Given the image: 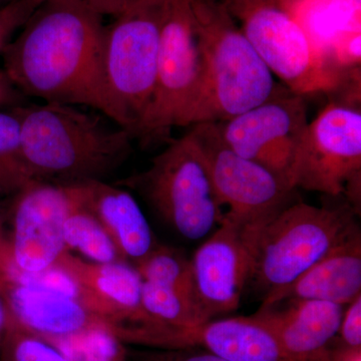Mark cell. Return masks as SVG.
<instances>
[{
  "instance_id": "6da1fadb",
  "label": "cell",
  "mask_w": 361,
  "mask_h": 361,
  "mask_svg": "<svg viewBox=\"0 0 361 361\" xmlns=\"http://www.w3.org/2000/svg\"><path fill=\"white\" fill-rule=\"evenodd\" d=\"M103 16L85 0H44L2 56L23 96L106 114Z\"/></svg>"
},
{
  "instance_id": "7a4b0ae2",
  "label": "cell",
  "mask_w": 361,
  "mask_h": 361,
  "mask_svg": "<svg viewBox=\"0 0 361 361\" xmlns=\"http://www.w3.org/2000/svg\"><path fill=\"white\" fill-rule=\"evenodd\" d=\"M20 127L21 153L30 179L54 184L106 180L132 153L129 130L71 104H20L11 109Z\"/></svg>"
},
{
  "instance_id": "3957f363",
  "label": "cell",
  "mask_w": 361,
  "mask_h": 361,
  "mask_svg": "<svg viewBox=\"0 0 361 361\" xmlns=\"http://www.w3.org/2000/svg\"><path fill=\"white\" fill-rule=\"evenodd\" d=\"M165 1L137 0L104 26V115L134 140L155 94Z\"/></svg>"
},
{
  "instance_id": "277c9868",
  "label": "cell",
  "mask_w": 361,
  "mask_h": 361,
  "mask_svg": "<svg viewBox=\"0 0 361 361\" xmlns=\"http://www.w3.org/2000/svg\"><path fill=\"white\" fill-rule=\"evenodd\" d=\"M206 54L205 99L196 123H218L266 101L278 85L219 0H189Z\"/></svg>"
},
{
  "instance_id": "5b68a950",
  "label": "cell",
  "mask_w": 361,
  "mask_h": 361,
  "mask_svg": "<svg viewBox=\"0 0 361 361\" xmlns=\"http://www.w3.org/2000/svg\"><path fill=\"white\" fill-rule=\"evenodd\" d=\"M356 215L348 202L285 207L261 230L249 283L263 299L283 290L360 229Z\"/></svg>"
},
{
  "instance_id": "8992f818",
  "label": "cell",
  "mask_w": 361,
  "mask_h": 361,
  "mask_svg": "<svg viewBox=\"0 0 361 361\" xmlns=\"http://www.w3.org/2000/svg\"><path fill=\"white\" fill-rule=\"evenodd\" d=\"M208 66L189 0H166L153 102L135 139L166 141L177 127L196 123L207 89Z\"/></svg>"
},
{
  "instance_id": "52a82bcc",
  "label": "cell",
  "mask_w": 361,
  "mask_h": 361,
  "mask_svg": "<svg viewBox=\"0 0 361 361\" xmlns=\"http://www.w3.org/2000/svg\"><path fill=\"white\" fill-rule=\"evenodd\" d=\"M116 184L137 192L166 224L190 241L210 236L224 217L205 157L189 132L170 140L144 172Z\"/></svg>"
},
{
  "instance_id": "ba28073f",
  "label": "cell",
  "mask_w": 361,
  "mask_h": 361,
  "mask_svg": "<svg viewBox=\"0 0 361 361\" xmlns=\"http://www.w3.org/2000/svg\"><path fill=\"white\" fill-rule=\"evenodd\" d=\"M273 75L299 94L331 92L343 71L329 68L282 0H219Z\"/></svg>"
},
{
  "instance_id": "9c48e42d",
  "label": "cell",
  "mask_w": 361,
  "mask_h": 361,
  "mask_svg": "<svg viewBox=\"0 0 361 361\" xmlns=\"http://www.w3.org/2000/svg\"><path fill=\"white\" fill-rule=\"evenodd\" d=\"M360 180V109L334 102L306 127L292 165V186L339 197Z\"/></svg>"
},
{
  "instance_id": "30bf717a",
  "label": "cell",
  "mask_w": 361,
  "mask_h": 361,
  "mask_svg": "<svg viewBox=\"0 0 361 361\" xmlns=\"http://www.w3.org/2000/svg\"><path fill=\"white\" fill-rule=\"evenodd\" d=\"M189 128L205 157L224 214L245 222L267 223L296 201V189L233 151L215 123H195Z\"/></svg>"
},
{
  "instance_id": "8fae6325",
  "label": "cell",
  "mask_w": 361,
  "mask_h": 361,
  "mask_svg": "<svg viewBox=\"0 0 361 361\" xmlns=\"http://www.w3.org/2000/svg\"><path fill=\"white\" fill-rule=\"evenodd\" d=\"M265 224L224 214L219 227L190 259L192 293L203 322L239 307Z\"/></svg>"
},
{
  "instance_id": "7c38bea8",
  "label": "cell",
  "mask_w": 361,
  "mask_h": 361,
  "mask_svg": "<svg viewBox=\"0 0 361 361\" xmlns=\"http://www.w3.org/2000/svg\"><path fill=\"white\" fill-rule=\"evenodd\" d=\"M308 123L302 94L279 85L263 103L215 123L233 151L267 169L293 188L292 165Z\"/></svg>"
},
{
  "instance_id": "4fadbf2b",
  "label": "cell",
  "mask_w": 361,
  "mask_h": 361,
  "mask_svg": "<svg viewBox=\"0 0 361 361\" xmlns=\"http://www.w3.org/2000/svg\"><path fill=\"white\" fill-rule=\"evenodd\" d=\"M114 332L126 345L198 348L228 361H288L273 332L254 315L211 319L192 326L139 323Z\"/></svg>"
},
{
  "instance_id": "5bb4252c",
  "label": "cell",
  "mask_w": 361,
  "mask_h": 361,
  "mask_svg": "<svg viewBox=\"0 0 361 361\" xmlns=\"http://www.w3.org/2000/svg\"><path fill=\"white\" fill-rule=\"evenodd\" d=\"M13 198V271L35 274L49 269L68 250L63 227L75 205L73 187L32 180Z\"/></svg>"
},
{
  "instance_id": "9a60e30c",
  "label": "cell",
  "mask_w": 361,
  "mask_h": 361,
  "mask_svg": "<svg viewBox=\"0 0 361 361\" xmlns=\"http://www.w3.org/2000/svg\"><path fill=\"white\" fill-rule=\"evenodd\" d=\"M56 266L78 286V300L106 326L141 322L142 279L127 261L97 263L63 252Z\"/></svg>"
},
{
  "instance_id": "2e32d148",
  "label": "cell",
  "mask_w": 361,
  "mask_h": 361,
  "mask_svg": "<svg viewBox=\"0 0 361 361\" xmlns=\"http://www.w3.org/2000/svg\"><path fill=\"white\" fill-rule=\"evenodd\" d=\"M283 303L284 308H260L254 316L273 332L286 360L334 361L329 344L338 334L345 306L316 300Z\"/></svg>"
},
{
  "instance_id": "e0dca14e",
  "label": "cell",
  "mask_w": 361,
  "mask_h": 361,
  "mask_svg": "<svg viewBox=\"0 0 361 361\" xmlns=\"http://www.w3.org/2000/svg\"><path fill=\"white\" fill-rule=\"evenodd\" d=\"M71 186L78 203L96 216L123 260L135 265L159 245L141 207L128 190L106 180Z\"/></svg>"
},
{
  "instance_id": "ac0fdd59",
  "label": "cell",
  "mask_w": 361,
  "mask_h": 361,
  "mask_svg": "<svg viewBox=\"0 0 361 361\" xmlns=\"http://www.w3.org/2000/svg\"><path fill=\"white\" fill-rule=\"evenodd\" d=\"M2 296L9 317L21 329L47 341L103 322L78 299L37 285L11 280Z\"/></svg>"
},
{
  "instance_id": "d6986e66",
  "label": "cell",
  "mask_w": 361,
  "mask_h": 361,
  "mask_svg": "<svg viewBox=\"0 0 361 361\" xmlns=\"http://www.w3.org/2000/svg\"><path fill=\"white\" fill-rule=\"evenodd\" d=\"M361 294V233L357 229L296 281L263 299L260 308L316 300L346 306Z\"/></svg>"
},
{
  "instance_id": "ffe728a7",
  "label": "cell",
  "mask_w": 361,
  "mask_h": 361,
  "mask_svg": "<svg viewBox=\"0 0 361 361\" xmlns=\"http://www.w3.org/2000/svg\"><path fill=\"white\" fill-rule=\"evenodd\" d=\"M360 1L295 0L294 4L284 2L283 4L302 27L318 56L326 65L327 52L339 37L345 33L361 32Z\"/></svg>"
},
{
  "instance_id": "44dd1931",
  "label": "cell",
  "mask_w": 361,
  "mask_h": 361,
  "mask_svg": "<svg viewBox=\"0 0 361 361\" xmlns=\"http://www.w3.org/2000/svg\"><path fill=\"white\" fill-rule=\"evenodd\" d=\"M63 238L68 250L80 252L92 262L126 261L96 216L78 203L77 194L75 205L65 222Z\"/></svg>"
},
{
  "instance_id": "7402d4cb",
  "label": "cell",
  "mask_w": 361,
  "mask_h": 361,
  "mask_svg": "<svg viewBox=\"0 0 361 361\" xmlns=\"http://www.w3.org/2000/svg\"><path fill=\"white\" fill-rule=\"evenodd\" d=\"M141 306L142 319L130 324L153 323L166 326H192L204 322L194 301L172 287L142 281Z\"/></svg>"
},
{
  "instance_id": "603a6c76",
  "label": "cell",
  "mask_w": 361,
  "mask_h": 361,
  "mask_svg": "<svg viewBox=\"0 0 361 361\" xmlns=\"http://www.w3.org/2000/svg\"><path fill=\"white\" fill-rule=\"evenodd\" d=\"M47 341L73 361H130L126 344L104 322Z\"/></svg>"
},
{
  "instance_id": "cb8c5ba5",
  "label": "cell",
  "mask_w": 361,
  "mask_h": 361,
  "mask_svg": "<svg viewBox=\"0 0 361 361\" xmlns=\"http://www.w3.org/2000/svg\"><path fill=\"white\" fill-rule=\"evenodd\" d=\"M30 180L21 153L20 122L11 110L0 111V197H13Z\"/></svg>"
},
{
  "instance_id": "d4e9b609",
  "label": "cell",
  "mask_w": 361,
  "mask_h": 361,
  "mask_svg": "<svg viewBox=\"0 0 361 361\" xmlns=\"http://www.w3.org/2000/svg\"><path fill=\"white\" fill-rule=\"evenodd\" d=\"M134 266L141 275L142 281L172 287L194 301L190 259L180 252L158 245L146 258Z\"/></svg>"
},
{
  "instance_id": "484cf974",
  "label": "cell",
  "mask_w": 361,
  "mask_h": 361,
  "mask_svg": "<svg viewBox=\"0 0 361 361\" xmlns=\"http://www.w3.org/2000/svg\"><path fill=\"white\" fill-rule=\"evenodd\" d=\"M1 361H73L51 342L21 329L9 317Z\"/></svg>"
},
{
  "instance_id": "4316f807",
  "label": "cell",
  "mask_w": 361,
  "mask_h": 361,
  "mask_svg": "<svg viewBox=\"0 0 361 361\" xmlns=\"http://www.w3.org/2000/svg\"><path fill=\"white\" fill-rule=\"evenodd\" d=\"M44 0H18L0 7V54Z\"/></svg>"
},
{
  "instance_id": "83f0119b",
  "label": "cell",
  "mask_w": 361,
  "mask_h": 361,
  "mask_svg": "<svg viewBox=\"0 0 361 361\" xmlns=\"http://www.w3.org/2000/svg\"><path fill=\"white\" fill-rule=\"evenodd\" d=\"M127 353L130 361H228L198 348L139 349L127 346Z\"/></svg>"
},
{
  "instance_id": "f1b7e54d",
  "label": "cell",
  "mask_w": 361,
  "mask_h": 361,
  "mask_svg": "<svg viewBox=\"0 0 361 361\" xmlns=\"http://www.w3.org/2000/svg\"><path fill=\"white\" fill-rule=\"evenodd\" d=\"M338 334L345 349L361 348V294L346 305Z\"/></svg>"
},
{
  "instance_id": "f546056e",
  "label": "cell",
  "mask_w": 361,
  "mask_h": 361,
  "mask_svg": "<svg viewBox=\"0 0 361 361\" xmlns=\"http://www.w3.org/2000/svg\"><path fill=\"white\" fill-rule=\"evenodd\" d=\"M14 265L11 255V240L7 238L0 216V282L6 286L13 277Z\"/></svg>"
},
{
  "instance_id": "4dcf8cb0",
  "label": "cell",
  "mask_w": 361,
  "mask_h": 361,
  "mask_svg": "<svg viewBox=\"0 0 361 361\" xmlns=\"http://www.w3.org/2000/svg\"><path fill=\"white\" fill-rule=\"evenodd\" d=\"M25 104V96L14 87L4 71H0V108L4 106L14 108Z\"/></svg>"
},
{
  "instance_id": "1f68e13d",
  "label": "cell",
  "mask_w": 361,
  "mask_h": 361,
  "mask_svg": "<svg viewBox=\"0 0 361 361\" xmlns=\"http://www.w3.org/2000/svg\"><path fill=\"white\" fill-rule=\"evenodd\" d=\"M85 1L101 16H116L137 0H85Z\"/></svg>"
},
{
  "instance_id": "d6a6232c",
  "label": "cell",
  "mask_w": 361,
  "mask_h": 361,
  "mask_svg": "<svg viewBox=\"0 0 361 361\" xmlns=\"http://www.w3.org/2000/svg\"><path fill=\"white\" fill-rule=\"evenodd\" d=\"M7 322H8V311H7L6 300L0 293V361L2 358L4 338H6Z\"/></svg>"
},
{
  "instance_id": "836d02e7",
  "label": "cell",
  "mask_w": 361,
  "mask_h": 361,
  "mask_svg": "<svg viewBox=\"0 0 361 361\" xmlns=\"http://www.w3.org/2000/svg\"><path fill=\"white\" fill-rule=\"evenodd\" d=\"M14 1H18V0H0V7L7 6V4H13Z\"/></svg>"
},
{
  "instance_id": "e575fe53",
  "label": "cell",
  "mask_w": 361,
  "mask_h": 361,
  "mask_svg": "<svg viewBox=\"0 0 361 361\" xmlns=\"http://www.w3.org/2000/svg\"><path fill=\"white\" fill-rule=\"evenodd\" d=\"M4 285L1 283V282H0V293L2 294V292H4Z\"/></svg>"
}]
</instances>
